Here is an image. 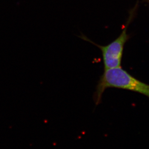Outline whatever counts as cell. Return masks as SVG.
I'll list each match as a JSON object with an SVG mask.
<instances>
[{
	"mask_svg": "<svg viewBox=\"0 0 149 149\" xmlns=\"http://www.w3.org/2000/svg\"><path fill=\"white\" fill-rule=\"evenodd\" d=\"M109 88L134 91L149 98V85L134 77L121 67L105 70L100 76L93 96L96 105L100 103L103 93Z\"/></svg>",
	"mask_w": 149,
	"mask_h": 149,
	"instance_id": "obj_1",
	"label": "cell"
},
{
	"mask_svg": "<svg viewBox=\"0 0 149 149\" xmlns=\"http://www.w3.org/2000/svg\"><path fill=\"white\" fill-rule=\"evenodd\" d=\"M130 20L131 19L128 20L120 35L114 41L107 46H103L97 45L91 41L85 35H83L81 37V38L91 43L101 50L102 54L104 70L121 67L124 46L130 38V34H127V30L131 21Z\"/></svg>",
	"mask_w": 149,
	"mask_h": 149,
	"instance_id": "obj_2",
	"label": "cell"
},
{
	"mask_svg": "<svg viewBox=\"0 0 149 149\" xmlns=\"http://www.w3.org/2000/svg\"></svg>",
	"mask_w": 149,
	"mask_h": 149,
	"instance_id": "obj_3",
	"label": "cell"
}]
</instances>
